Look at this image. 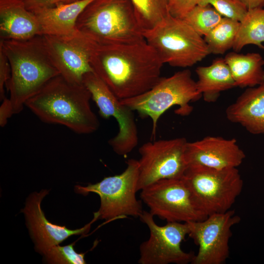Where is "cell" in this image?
Listing matches in <instances>:
<instances>
[{
	"mask_svg": "<svg viewBox=\"0 0 264 264\" xmlns=\"http://www.w3.org/2000/svg\"><path fill=\"white\" fill-rule=\"evenodd\" d=\"M1 40H27L42 36L35 14L23 0H0Z\"/></svg>",
	"mask_w": 264,
	"mask_h": 264,
	"instance_id": "cell-17",
	"label": "cell"
},
{
	"mask_svg": "<svg viewBox=\"0 0 264 264\" xmlns=\"http://www.w3.org/2000/svg\"><path fill=\"white\" fill-rule=\"evenodd\" d=\"M138 176V161L130 159L120 174L106 177L87 186L77 185L75 191L83 195L90 192L99 195L100 206L95 213L98 219L109 221L128 216L139 217L143 211L141 201L136 198Z\"/></svg>",
	"mask_w": 264,
	"mask_h": 264,
	"instance_id": "cell-8",
	"label": "cell"
},
{
	"mask_svg": "<svg viewBox=\"0 0 264 264\" xmlns=\"http://www.w3.org/2000/svg\"><path fill=\"white\" fill-rule=\"evenodd\" d=\"M93 0H81L33 12L40 23L42 36H69L78 31L77 21Z\"/></svg>",
	"mask_w": 264,
	"mask_h": 264,
	"instance_id": "cell-19",
	"label": "cell"
},
{
	"mask_svg": "<svg viewBox=\"0 0 264 264\" xmlns=\"http://www.w3.org/2000/svg\"><path fill=\"white\" fill-rule=\"evenodd\" d=\"M198 4H209L222 17L240 22L247 9L239 0H198Z\"/></svg>",
	"mask_w": 264,
	"mask_h": 264,
	"instance_id": "cell-27",
	"label": "cell"
},
{
	"mask_svg": "<svg viewBox=\"0 0 264 264\" xmlns=\"http://www.w3.org/2000/svg\"><path fill=\"white\" fill-rule=\"evenodd\" d=\"M48 193L47 190L32 193L27 199L25 207L22 210L36 249L41 254L72 235L88 232L91 224L98 219V216L94 214L93 219L90 222L81 228L74 230L50 222L45 218L41 206L43 199Z\"/></svg>",
	"mask_w": 264,
	"mask_h": 264,
	"instance_id": "cell-15",
	"label": "cell"
},
{
	"mask_svg": "<svg viewBox=\"0 0 264 264\" xmlns=\"http://www.w3.org/2000/svg\"><path fill=\"white\" fill-rule=\"evenodd\" d=\"M141 191V198L150 213L167 222H188L207 217L197 206L182 178L161 179Z\"/></svg>",
	"mask_w": 264,
	"mask_h": 264,
	"instance_id": "cell-9",
	"label": "cell"
},
{
	"mask_svg": "<svg viewBox=\"0 0 264 264\" xmlns=\"http://www.w3.org/2000/svg\"><path fill=\"white\" fill-rule=\"evenodd\" d=\"M241 218L234 210L216 213L199 221L188 222V236L198 246L192 264H223L229 257L231 228Z\"/></svg>",
	"mask_w": 264,
	"mask_h": 264,
	"instance_id": "cell-13",
	"label": "cell"
},
{
	"mask_svg": "<svg viewBox=\"0 0 264 264\" xmlns=\"http://www.w3.org/2000/svg\"><path fill=\"white\" fill-rule=\"evenodd\" d=\"M143 36L162 63L172 66L190 67L211 54L202 36L170 14Z\"/></svg>",
	"mask_w": 264,
	"mask_h": 264,
	"instance_id": "cell-6",
	"label": "cell"
},
{
	"mask_svg": "<svg viewBox=\"0 0 264 264\" xmlns=\"http://www.w3.org/2000/svg\"><path fill=\"white\" fill-rule=\"evenodd\" d=\"M222 16L209 4H198L183 19L198 34L207 35L221 20Z\"/></svg>",
	"mask_w": 264,
	"mask_h": 264,
	"instance_id": "cell-25",
	"label": "cell"
},
{
	"mask_svg": "<svg viewBox=\"0 0 264 264\" xmlns=\"http://www.w3.org/2000/svg\"><path fill=\"white\" fill-rule=\"evenodd\" d=\"M230 122L253 134H264V82L247 88L225 110Z\"/></svg>",
	"mask_w": 264,
	"mask_h": 264,
	"instance_id": "cell-18",
	"label": "cell"
},
{
	"mask_svg": "<svg viewBox=\"0 0 264 264\" xmlns=\"http://www.w3.org/2000/svg\"><path fill=\"white\" fill-rule=\"evenodd\" d=\"M247 9L264 7V0H239Z\"/></svg>",
	"mask_w": 264,
	"mask_h": 264,
	"instance_id": "cell-32",
	"label": "cell"
},
{
	"mask_svg": "<svg viewBox=\"0 0 264 264\" xmlns=\"http://www.w3.org/2000/svg\"><path fill=\"white\" fill-rule=\"evenodd\" d=\"M12 108L8 98L2 101L0 107V125L1 127L4 126L8 119L13 115Z\"/></svg>",
	"mask_w": 264,
	"mask_h": 264,
	"instance_id": "cell-31",
	"label": "cell"
},
{
	"mask_svg": "<svg viewBox=\"0 0 264 264\" xmlns=\"http://www.w3.org/2000/svg\"><path fill=\"white\" fill-rule=\"evenodd\" d=\"M11 76V67L8 59L3 49L0 46V98L3 101L6 98L5 95V87Z\"/></svg>",
	"mask_w": 264,
	"mask_h": 264,
	"instance_id": "cell-29",
	"label": "cell"
},
{
	"mask_svg": "<svg viewBox=\"0 0 264 264\" xmlns=\"http://www.w3.org/2000/svg\"><path fill=\"white\" fill-rule=\"evenodd\" d=\"M76 26L98 45L145 40L131 0H93L80 15Z\"/></svg>",
	"mask_w": 264,
	"mask_h": 264,
	"instance_id": "cell-4",
	"label": "cell"
},
{
	"mask_svg": "<svg viewBox=\"0 0 264 264\" xmlns=\"http://www.w3.org/2000/svg\"><path fill=\"white\" fill-rule=\"evenodd\" d=\"M26 7L29 11L35 12L43 9L57 6L81 0H23Z\"/></svg>",
	"mask_w": 264,
	"mask_h": 264,
	"instance_id": "cell-30",
	"label": "cell"
},
{
	"mask_svg": "<svg viewBox=\"0 0 264 264\" xmlns=\"http://www.w3.org/2000/svg\"><path fill=\"white\" fill-rule=\"evenodd\" d=\"M0 46L10 65L6 88L13 114H17L29 99L60 73L50 58L43 36L22 41L0 40Z\"/></svg>",
	"mask_w": 264,
	"mask_h": 264,
	"instance_id": "cell-3",
	"label": "cell"
},
{
	"mask_svg": "<svg viewBox=\"0 0 264 264\" xmlns=\"http://www.w3.org/2000/svg\"><path fill=\"white\" fill-rule=\"evenodd\" d=\"M90 65L121 100L152 88L161 77L163 64L145 40L131 44H97Z\"/></svg>",
	"mask_w": 264,
	"mask_h": 264,
	"instance_id": "cell-1",
	"label": "cell"
},
{
	"mask_svg": "<svg viewBox=\"0 0 264 264\" xmlns=\"http://www.w3.org/2000/svg\"><path fill=\"white\" fill-rule=\"evenodd\" d=\"M201 97L191 72L185 69L168 77H161L152 88L140 95L120 101L142 116L149 117L153 122L152 135H155L157 122L166 110L177 106L175 113L188 116L193 110L190 103Z\"/></svg>",
	"mask_w": 264,
	"mask_h": 264,
	"instance_id": "cell-5",
	"label": "cell"
},
{
	"mask_svg": "<svg viewBox=\"0 0 264 264\" xmlns=\"http://www.w3.org/2000/svg\"><path fill=\"white\" fill-rule=\"evenodd\" d=\"M185 157L188 166L199 165L221 169L237 168L245 154L235 138L207 136L198 141L188 142Z\"/></svg>",
	"mask_w": 264,
	"mask_h": 264,
	"instance_id": "cell-16",
	"label": "cell"
},
{
	"mask_svg": "<svg viewBox=\"0 0 264 264\" xmlns=\"http://www.w3.org/2000/svg\"><path fill=\"white\" fill-rule=\"evenodd\" d=\"M43 37L50 58L60 75L70 82L83 84L84 75L93 71L90 59L97 44L79 30L69 36Z\"/></svg>",
	"mask_w": 264,
	"mask_h": 264,
	"instance_id": "cell-14",
	"label": "cell"
},
{
	"mask_svg": "<svg viewBox=\"0 0 264 264\" xmlns=\"http://www.w3.org/2000/svg\"><path fill=\"white\" fill-rule=\"evenodd\" d=\"M196 72L198 90L206 102H216L221 92L236 87L224 58H217L208 66H198Z\"/></svg>",
	"mask_w": 264,
	"mask_h": 264,
	"instance_id": "cell-20",
	"label": "cell"
},
{
	"mask_svg": "<svg viewBox=\"0 0 264 264\" xmlns=\"http://www.w3.org/2000/svg\"><path fill=\"white\" fill-rule=\"evenodd\" d=\"M198 209L206 217L230 210L242 190L237 168L188 165L182 177Z\"/></svg>",
	"mask_w": 264,
	"mask_h": 264,
	"instance_id": "cell-7",
	"label": "cell"
},
{
	"mask_svg": "<svg viewBox=\"0 0 264 264\" xmlns=\"http://www.w3.org/2000/svg\"><path fill=\"white\" fill-rule=\"evenodd\" d=\"M143 33L162 22L170 14L169 0H131Z\"/></svg>",
	"mask_w": 264,
	"mask_h": 264,
	"instance_id": "cell-24",
	"label": "cell"
},
{
	"mask_svg": "<svg viewBox=\"0 0 264 264\" xmlns=\"http://www.w3.org/2000/svg\"><path fill=\"white\" fill-rule=\"evenodd\" d=\"M239 24L237 21L223 17L220 22L204 36L211 54H223L233 48Z\"/></svg>",
	"mask_w": 264,
	"mask_h": 264,
	"instance_id": "cell-23",
	"label": "cell"
},
{
	"mask_svg": "<svg viewBox=\"0 0 264 264\" xmlns=\"http://www.w3.org/2000/svg\"><path fill=\"white\" fill-rule=\"evenodd\" d=\"M224 60L228 66L236 87H254L264 82V59L258 53H227Z\"/></svg>",
	"mask_w": 264,
	"mask_h": 264,
	"instance_id": "cell-21",
	"label": "cell"
},
{
	"mask_svg": "<svg viewBox=\"0 0 264 264\" xmlns=\"http://www.w3.org/2000/svg\"><path fill=\"white\" fill-rule=\"evenodd\" d=\"M73 243L65 246L56 245L45 250L42 254L50 264H85V254L75 251Z\"/></svg>",
	"mask_w": 264,
	"mask_h": 264,
	"instance_id": "cell-26",
	"label": "cell"
},
{
	"mask_svg": "<svg viewBox=\"0 0 264 264\" xmlns=\"http://www.w3.org/2000/svg\"><path fill=\"white\" fill-rule=\"evenodd\" d=\"M89 91L83 84L70 82L59 75L25 104L42 121L64 126L78 134L92 133L99 127L91 109Z\"/></svg>",
	"mask_w": 264,
	"mask_h": 264,
	"instance_id": "cell-2",
	"label": "cell"
},
{
	"mask_svg": "<svg viewBox=\"0 0 264 264\" xmlns=\"http://www.w3.org/2000/svg\"><path fill=\"white\" fill-rule=\"evenodd\" d=\"M264 7L249 9L240 22L233 49L240 52L248 44L264 50Z\"/></svg>",
	"mask_w": 264,
	"mask_h": 264,
	"instance_id": "cell-22",
	"label": "cell"
},
{
	"mask_svg": "<svg viewBox=\"0 0 264 264\" xmlns=\"http://www.w3.org/2000/svg\"><path fill=\"white\" fill-rule=\"evenodd\" d=\"M183 137L143 144L139 149L137 191L163 179L181 178L188 167Z\"/></svg>",
	"mask_w": 264,
	"mask_h": 264,
	"instance_id": "cell-10",
	"label": "cell"
},
{
	"mask_svg": "<svg viewBox=\"0 0 264 264\" xmlns=\"http://www.w3.org/2000/svg\"><path fill=\"white\" fill-rule=\"evenodd\" d=\"M198 4V0H169V14L174 17L183 19Z\"/></svg>",
	"mask_w": 264,
	"mask_h": 264,
	"instance_id": "cell-28",
	"label": "cell"
},
{
	"mask_svg": "<svg viewBox=\"0 0 264 264\" xmlns=\"http://www.w3.org/2000/svg\"><path fill=\"white\" fill-rule=\"evenodd\" d=\"M83 84L89 91L102 117H113L118 124V132L109 141L113 151L124 156L137 145L138 135L133 110L122 104L105 82L93 71L86 73Z\"/></svg>",
	"mask_w": 264,
	"mask_h": 264,
	"instance_id": "cell-11",
	"label": "cell"
},
{
	"mask_svg": "<svg viewBox=\"0 0 264 264\" xmlns=\"http://www.w3.org/2000/svg\"><path fill=\"white\" fill-rule=\"evenodd\" d=\"M150 230L149 239L139 247L140 264H188L192 263L195 254L186 252L181 243L189 232L187 222H167L158 225L154 216L143 211L139 217Z\"/></svg>",
	"mask_w": 264,
	"mask_h": 264,
	"instance_id": "cell-12",
	"label": "cell"
}]
</instances>
